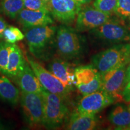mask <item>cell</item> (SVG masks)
<instances>
[{"mask_svg": "<svg viewBox=\"0 0 130 130\" xmlns=\"http://www.w3.org/2000/svg\"><path fill=\"white\" fill-rule=\"evenodd\" d=\"M91 62L101 75L122 65L129 64L130 42L112 45L92 56Z\"/></svg>", "mask_w": 130, "mask_h": 130, "instance_id": "1", "label": "cell"}, {"mask_svg": "<svg viewBox=\"0 0 130 130\" xmlns=\"http://www.w3.org/2000/svg\"><path fill=\"white\" fill-rule=\"evenodd\" d=\"M57 51L63 59L72 60L80 57L84 50V41L74 28L61 25L55 36Z\"/></svg>", "mask_w": 130, "mask_h": 130, "instance_id": "2", "label": "cell"}, {"mask_svg": "<svg viewBox=\"0 0 130 130\" xmlns=\"http://www.w3.org/2000/svg\"><path fill=\"white\" fill-rule=\"evenodd\" d=\"M57 27L50 25L37 26L26 30L25 37L29 51L37 59L46 57L53 41L55 40Z\"/></svg>", "mask_w": 130, "mask_h": 130, "instance_id": "3", "label": "cell"}, {"mask_svg": "<svg viewBox=\"0 0 130 130\" xmlns=\"http://www.w3.org/2000/svg\"><path fill=\"white\" fill-rule=\"evenodd\" d=\"M44 98V116L42 125L47 129H56L61 126L69 112L66 99L43 89Z\"/></svg>", "mask_w": 130, "mask_h": 130, "instance_id": "4", "label": "cell"}, {"mask_svg": "<svg viewBox=\"0 0 130 130\" xmlns=\"http://www.w3.org/2000/svg\"><path fill=\"white\" fill-rule=\"evenodd\" d=\"M91 37L102 44L114 45L130 42L129 29L123 22L110 19L96 28L90 31Z\"/></svg>", "mask_w": 130, "mask_h": 130, "instance_id": "5", "label": "cell"}, {"mask_svg": "<svg viewBox=\"0 0 130 130\" xmlns=\"http://www.w3.org/2000/svg\"><path fill=\"white\" fill-rule=\"evenodd\" d=\"M76 87L83 96L100 90L102 75L93 64L78 66L74 70Z\"/></svg>", "mask_w": 130, "mask_h": 130, "instance_id": "6", "label": "cell"}, {"mask_svg": "<svg viewBox=\"0 0 130 130\" xmlns=\"http://www.w3.org/2000/svg\"><path fill=\"white\" fill-rule=\"evenodd\" d=\"M19 100L24 115L29 124H42L45 107L42 93H27L21 91Z\"/></svg>", "mask_w": 130, "mask_h": 130, "instance_id": "7", "label": "cell"}, {"mask_svg": "<svg viewBox=\"0 0 130 130\" xmlns=\"http://www.w3.org/2000/svg\"><path fill=\"white\" fill-rule=\"evenodd\" d=\"M27 61L34 71L40 84L45 90L51 93L58 95L66 99L71 92V89L66 87L60 81L48 70H46L40 63L27 56Z\"/></svg>", "mask_w": 130, "mask_h": 130, "instance_id": "8", "label": "cell"}, {"mask_svg": "<svg viewBox=\"0 0 130 130\" xmlns=\"http://www.w3.org/2000/svg\"><path fill=\"white\" fill-rule=\"evenodd\" d=\"M81 6L75 0H50L48 3L50 14L65 25L72 24L75 20Z\"/></svg>", "mask_w": 130, "mask_h": 130, "instance_id": "9", "label": "cell"}, {"mask_svg": "<svg viewBox=\"0 0 130 130\" xmlns=\"http://www.w3.org/2000/svg\"><path fill=\"white\" fill-rule=\"evenodd\" d=\"M128 64H123L102 75L101 89L113 97L115 100L122 99V92L125 86Z\"/></svg>", "mask_w": 130, "mask_h": 130, "instance_id": "10", "label": "cell"}, {"mask_svg": "<svg viewBox=\"0 0 130 130\" xmlns=\"http://www.w3.org/2000/svg\"><path fill=\"white\" fill-rule=\"evenodd\" d=\"M110 19V15L101 12L95 7L87 6L81 8L76 18L75 30L84 32L96 28Z\"/></svg>", "mask_w": 130, "mask_h": 130, "instance_id": "11", "label": "cell"}, {"mask_svg": "<svg viewBox=\"0 0 130 130\" xmlns=\"http://www.w3.org/2000/svg\"><path fill=\"white\" fill-rule=\"evenodd\" d=\"M115 101L113 97L100 89L84 96L78 104L77 111L84 114L96 115Z\"/></svg>", "mask_w": 130, "mask_h": 130, "instance_id": "12", "label": "cell"}, {"mask_svg": "<svg viewBox=\"0 0 130 130\" xmlns=\"http://www.w3.org/2000/svg\"><path fill=\"white\" fill-rule=\"evenodd\" d=\"M19 23L27 30L37 26L51 25L54 23L50 13L45 11H36L24 8L17 16Z\"/></svg>", "mask_w": 130, "mask_h": 130, "instance_id": "13", "label": "cell"}, {"mask_svg": "<svg viewBox=\"0 0 130 130\" xmlns=\"http://www.w3.org/2000/svg\"><path fill=\"white\" fill-rule=\"evenodd\" d=\"M48 71L61 81L64 85L72 90L75 83L74 70L63 58H56L50 61L48 64Z\"/></svg>", "mask_w": 130, "mask_h": 130, "instance_id": "14", "label": "cell"}, {"mask_svg": "<svg viewBox=\"0 0 130 130\" xmlns=\"http://www.w3.org/2000/svg\"><path fill=\"white\" fill-rule=\"evenodd\" d=\"M13 79L22 92L42 93L43 89L27 61L22 71Z\"/></svg>", "mask_w": 130, "mask_h": 130, "instance_id": "15", "label": "cell"}, {"mask_svg": "<svg viewBox=\"0 0 130 130\" xmlns=\"http://www.w3.org/2000/svg\"><path fill=\"white\" fill-rule=\"evenodd\" d=\"M98 125L95 115L81 113L77 110L71 115L66 128L71 130H92L95 129Z\"/></svg>", "mask_w": 130, "mask_h": 130, "instance_id": "16", "label": "cell"}, {"mask_svg": "<svg viewBox=\"0 0 130 130\" xmlns=\"http://www.w3.org/2000/svg\"><path fill=\"white\" fill-rule=\"evenodd\" d=\"M26 61L18 45L13 43L11 45L6 76L14 79L23 69Z\"/></svg>", "mask_w": 130, "mask_h": 130, "instance_id": "17", "label": "cell"}, {"mask_svg": "<svg viewBox=\"0 0 130 130\" xmlns=\"http://www.w3.org/2000/svg\"><path fill=\"white\" fill-rule=\"evenodd\" d=\"M108 120L117 129H129L130 106L123 104L116 105L108 115Z\"/></svg>", "mask_w": 130, "mask_h": 130, "instance_id": "18", "label": "cell"}, {"mask_svg": "<svg viewBox=\"0 0 130 130\" xmlns=\"http://www.w3.org/2000/svg\"><path fill=\"white\" fill-rule=\"evenodd\" d=\"M0 98L12 105L17 104L20 98L18 89L3 75H0Z\"/></svg>", "mask_w": 130, "mask_h": 130, "instance_id": "19", "label": "cell"}, {"mask_svg": "<svg viewBox=\"0 0 130 130\" xmlns=\"http://www.w3.org/2000/svg\"><path fill=\"white\" fill-rule=\"evenodd\" d=\"M1 7L3 12L11 19L16 18L25 8L24 0H1Z\"/></svg>", "mask_w": 130, "mask_h": 130, "instance_id": "20", "label": "cell"}, {"mask_svg": "<svg viewBox=\"0 0 130 130\" xmlns=\"http://www.w3.org/2000/svg\"><path fill=\"white\" fill-rule=\"evenodd\" d=\"M3 38L6 42L13 44L23 40L25 38V35L17 27L8 26L3 32Z\"/></svg>", "mask_w": 130, "mask_h": 130, "instance_id": "21", "label": "cell"}, {"mask_svg": "<svg viewBox=\"0 0 130 130\" xmlns=\"http://www.w3.org/2000/svg\"><path fill=\"white\" fill-rule=\"evenodd\" d=\"M12 43L4 41L0 42V73L6 75Z\"/></svg>", "mask_w": 130, "mask_h": 130, "instance_id": "22", "label": "cell"}, {"mask_svg": "<svg viewBox=\"0 0 130 130\" xmlns=\"http://www.w3.org/2000/svg\"><path fill=\"white\" fill-rule=\"evenodd\" d=\"M118 0H95L93 3V6L96 9L101 12L111 14L116 11Z\"/></svg>", "mask_w": 130, "mask_h": 130, "instance_id": "23", "label": "cell"}, {"mask_svg": "<svg viewBox=\"0 0 130 130\" xmlns=\"http://www.w3.org/2000/svg\"><path fill=\"white\" fill-rule=\"evenodd\" d=\"M25 9L36 11L49 12L48 3L43 0H24Z\"/></svg>", "mask_w": 130, "mask_h": 130, "instance_id": "24", "label": "cell"}, {"mask_svg": "<svg viewBox=\"0 0 130 130\" xmlns=\"http://www.w3.org/2000/svg\"><path fill=\"white\" fill-rule=\"evenodd\" d=\"M115 13L123 18H130V0H118Z\"/></svg>", "mask_w": 130, "mask_h": 130, "instance_id": "25", "label": "cell"}, {"mask_svg": "<svg viewBox=\"0 0 130 130\" xmlns=\"http://www.w3.org/2000/svg\"><path fill=\"white\" fill-rule=\"evenodd\" d=\"M122 99L125 101H130V81L126 84L122 92Z\"/></svg>", "mask_w": 130, "mask_h": 130, "instance_id": "26", "label": "cell"}, {"mask_svg": "<svg viewBox=\"0 0 130 130\" xmlns=\"http://www.w3.org/2000/svg\"><path fill=\"white\" fill-rule=\"evenodd\" d=\"M8 27L6 21L3 18L0 17V39L3 38V32Z\"/></svg>", "mask_w": 130, "mask_h": 130, "instance_id": "27", "label": "cell"}, {"mask_svg": "<svg viewBox=\"0 0 130 130\" xmlns=\"http://www.w3.org/2000/svg\"><path fill=\"white\" fill-rule=\"evenodd\" d=\"M130 81V62L129 64H128L127 68H126V75H125V86ZM124 86V87H125Z\"/></svg>", "mask_w": 130, "mask_h": 130, "instance_id": "28", "label": "cell"}, {"mask_svg": "<svg viewBox=\"0 0 130 130\" xmlns=\"http://www.w3.org/2000/svg\"><path fill=\"white\" fill-rule=\"evenodd\" d=\"M75 1H77L78 3L81 5H84L89 4V3L92 2L93 0H75Z\"/></svg>", "mask_w": 130, "mask_h": 130, "instance_id": "29", "label": "cell"}, {"mask_svg": "<svg viewBox=\"0 0 130 130\" xmlns=\"http://www.w3.org/2000/svg\"><path fill=\"white\" fill-rule=\"evenodd\" d=\"M8 129H9V128L6 125L4 124L3 122H0V130H5Z\"/></svg>", "mask_w": 130, "mask_h": 130, "instance_id": "30", "label": "cell"}, {"mask_svg": "<svg viewBox=\"0 0 130 130\" xmlns=\"http://www.w3.org/2000/svg\"><path fill=\"white\" fill-rule=\"evenodd\" d=\"M43 1H44L45 2H46V3H48L49 2V1H50V0H43Z\"/></svg>", "mask_w": 130, "mask_h": 130, "instance_id": "31", "label": "cell"}, {"mask_svg": "<svg viewBox=\"0 0 130 130\" xmlns=\"http://www.w3.org/2000/svg\"><path fill=\"white\" fill-rule=\"evenodd\" d=\"M129 129H130V128H129Z\"/></svg>", "mask_w": 130, "mask_h": 130, "instance_id": "32", "label": "cell"}, {"mask_svg": "<svg viewBox=\"0 0 130 130\" xmlns=\"http://www.w3.org/2000/svg\"><path fill=\"white\" fill-rule=\"evenodd\" d=\"M129 102H130V101H129Z\"/></svg>", "mask_w": 130, "mask_h": 130, "instance_id": "33", "label": "cell"}]
</instances>
